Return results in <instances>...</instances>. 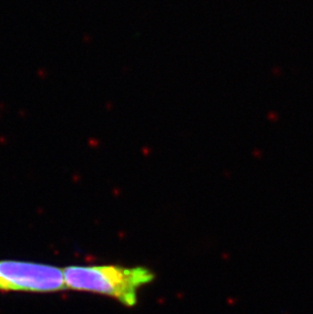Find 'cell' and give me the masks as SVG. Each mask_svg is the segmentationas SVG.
<instances>
[{
  "instance_id": "cell-1",
  "label": "cell",
  "mask_w": 313,
  "mask_h": 314,
  "mask_svg": "<svg viewBox=\"0 0 313 314\" xmlns=\"http://www.w3.org/2000/svg\"><path fill=\"white\" fill-rule=\"evenodd\" d=\"M63 276L68 290L108 296L127 307L136 305L140 289L156 278L154 271L146 266L114 264L70 265L63 268Z\"/></svg>"
},
{
  "instance_id": "cell-2",
  "label": "cell",
  "mask_w": 313,
  "mask_h": 314,
  "mask_svg": "<svg viewBox=\"0 0 313 314\" xmlns=\"http://www.w3.org/2000/svg\"><path fill=\"white\" fill-rule=\"evenodd\" d=\"M63 269L44 263L0 261V291L54 293L65 290Z\"/></svg>"
}]
</instances>
